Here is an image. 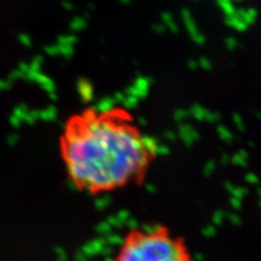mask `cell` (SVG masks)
<instances>
[{"label":"cell","instance_id":"obj_1","mask_svg":"<svg viewBox=\"0 0 261 261\" xmlns=\"http://www.w3.org/2000/svg\"><path fill=\"white\" fill-rule=\"evenodd\" d=\"M60 151L72 185L98 196L144 183L159 146L132 112L114 106L72 114L62 130Z\"/></svg>","mask_w":261,"mask_h":261},{"label":"cell","instance_id":"obj_2","mask_svg":"<svg viewBox=\"0 0 261 261\" xmlns=\"http://www.w3.org/2000/svg\"><path fill=\"white\" fill-rule=\"evenodd\" d=\"M111 261H197L184 236L165 224L130 228Z\"/></svg>","mask_w":261,"mask_h":261}]
</instances>
